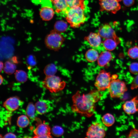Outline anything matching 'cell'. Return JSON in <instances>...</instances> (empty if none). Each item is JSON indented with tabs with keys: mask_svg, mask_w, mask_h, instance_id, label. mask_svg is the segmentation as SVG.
<instances>
[{
	"mask_svg": "<svg viewBox=\"0 0 138 138\" xmlns=\"http://www.w3.org/2000/svg\"><path fill=\"white\" fill-rule=\"evenodd\" d=\"M122 107L124 112L128 114H133L138 112V96H135L130 100L125 102Z\"/></svg>",
	"mask_w": 138,
	"mask_h": 138,
	"instance_id": "30bf717a",
	"label": "cell"
},
{
	"mask_svg": "<svg viewBox=\"0 0 138 138\" xmlns=\"http://www.w3.org/2000/svg\"><path fill=\"white\" fill-rule=\"evenodd\" d=\"M101 11H106L116 13L121 8V5L117 0H99Z\"/></svg>",
	"mask_w": 138,
	"mask_h": 138,
	"instance_id": "9c48e42d",
	"label": "cell"
},
{
	"mask_svg": "<svg viewBox=\"0 0 138 138\" xmlns=\"http://www.w3.org/2000/svg\"><path fill=\"white\" fill-rule=\"evenodd\" d=\"M101 37L98 33L90 32L85 38L90 46L93 47H97L101 43Z\"/></svg>",
	"mask_w": 138,
	"mask_h": 138,
	"instance_id": "5bb4252c",
	"label": "cell"
},
{
	"mask_svg": "<svg viewBox=\"0 0 138 138\" xmlns=\"http://www.w3.org/2000/svg\"><path fill=\"white\" fill-rule=\"evenodd\" d=\"M117 1H118V2L121 1H122V0H117Z\"/></svg>",
	"mask_w": 138,
	"mask_h": 138,
	"instance_id": "74e56055",
	"label": "cell"
},
{
	"mask_svg": "<svg viewBox=\"0 0 138 138\" xmlns=\"http://www.w3.org/2000/svg\"><path fill=\"white\" fill-rule=\"evenodd\" d=\"M68 6L70 8L78 6L85 8L84 0H66Z\"/></svg>",
	"mask_w": 138,
	"mask_h": 138,
	"instance_id": "484cf974",
	"label": "cell"
},
{
	"mask_svg": "<svg viewBox=\"0 0 138 138\" xmlns=\"http://www.w3.org/2000/svg\"><path fill=\"white\" fill-rule=\"evenodd\" d=\"M23 102L16 97H10L4 102L3 106L8 112H12L17 109Z\"/></svg>",
	"mask_w": 138,
	"mask_h": 138,
	"instance_id": "8fae6325",
	"label": "cell"
},
{
	"mask_svg": "<svg viewBox=\"0 0 138 138\" xmlns=\"http://www.w3.org/2000/svg\"><path fill=\"white\" fill-rule=\"evenodd\" d=\"M68 27V25L66 22L63 20H59L55 22L54 28L56 31L60 33L65 32Z\"/></svg>",
	"mask_w": 138,
	"mask_h": 138,
	"instance_id": "d6986e66",
	"label": "cell"
},
{
	"mask_svg": "<svg viewBox=\"0 0 138 138\" xmlns=\"http://www.w3.org/2000/svg\"><path fill=\"white\" fill-rule=\"evenodd\" d=\"M54 6L55 11L57 13L64 12L69 8L66 0H51Z\"/></svg>",
	"mask_w": 138,
	"mask_h": 138,
	"instance_id": "e0dca14e",
	"label": "cell"
},
{
	"mask_svg": "<svg viewBox=\"0 0 138 138\" xmlns=\"http://www.w3.org/2000/svg\"><path fill=\"white\" fill-rule=\"evenodd\" d=\"M102 121L103 124L106 126L109 127L112 125L115 121L114 116L110 113L105 114L102 118Z\"/></svg>",
	"mask_w": 138,
	"mask_h": 138,
	"instance_id": "ffe728a7",
	"label": "cell"
},
{
	"mask_svg": "<svg viewBox=\"0 0 138 138\" xmlns=\"http://www.w3.org/2000/svg\"><path fill=\"white\" fill-rule=\"evenodd\" d=\"M105 135L106 132L102 126L98 123H95L88 128L86 137L103 138Z\"/></svg>",
	"mask_w": 138,
	"mask_h": 138,
	"instance_id": "52a82bcc",
	"label": "cell"
},
{
	"mask_svg": "<svg viewBox=\"0 0 138 138\" xmlns=\"http://www.w3.org/2000/svg\"><path fill=\"white\" fill-rule=\"evenodd\" d=\"M42 85L51 92L56 93L62 90L66 85L65 82L59 76L54 75L46 76L42 82Z\"/></svg>",
	"mask_w": 138,
	"mask_h": 138,
	"instance_id": "3957f363",
	"label": "cell"
},
{
	"mask_svg": "<svg viewBox=\"0 0 138 138\" xmlns=\"http://www.w3.org/2000/svg\"><path fill=\"white\" fill-rule=\"evenodd\" d=\"M85 9L78 6L69 8L65 12L66 20L71 27L73 28H78L85 21Z\"/></svg>",
	"mask_w": 138,
	"mask_h": 138,
	"instance_id": "7a4b0ae2",
	"label": "cell"
},
{
	"mask_svg": "<svg viewBox=\"0 0 138 138\" xmlns=\"http://www.w3.org/2000/svg\"><path fill=\"white\" fill-rule=\"evenodd\" d=\"M16 65L14 63L9 61L5 63L3 70L5 73L8 75H11L15 72Z\"/></svg>",
	"mask_w": 138,
	"mask_h": 138,
	"instance_id": "d4e9b609",
	"label": "cell"
},
{
	"mask_svg": "<svg viewBox=\"0 0 138 138\" xmlns=\"http://www.w3.org/2000/svg\"><path fill=\"white\" fill-rule=\"evenodd\" d=\"M85 56L88 61L93 62L97 60L99 55L97 52L96 50L93 49H90L86 52Z\"/></svg>",
	"mask_w": 138,
	"mask_h": 138,
	"instance_id": "ac0fdd59",
	"label": "cell"
},
{
	"mask_svg": "<svg viewBox=\"0 0 138 138\" xmlns=\"http://www.w3.org/2000/svg\"><path fill=\"white\" fill-rule=\"evenodd\" d=\"M35 106L36 111L40 114L47 112L49 109V103L47 100H45L38 101L35 103Z\"/></svg>",
	"mask_w": 138,
	"mask_h": 138,
	"instance_id": "9a60e30c",
	"label": "cell"
},
{
	"mask_svg": "<svg viewBox=\"0 0 138 138\" xmlns=\"http://www.w3.org/2000/svg\"><path fill=\"white\" fill-rule=\"evenodd\" d=\"M138 88V74L134 78L131 85V89L133 90Z\"/></svg>",
	"mask_w": 138,
	"mask_h": 138,
	"instance_id": "d6a6232c",
	"label": "cell"
},
{
	"mask_svg": "<svg viewBox=\"0 0 138 138\" xmlns=\"http://www.w3.org/2000/svg\"><path fill=\"white\" fill-rule=\"evenodd\" d=\"M16 135L14 133H9L6 134L3 137L7 138H16Z\"/></svg>",
	"mask_w": 138,
	"mask_h": 138,
	"instance_id": "e575fe53",
	"label": "cell"
},
{
	"mask_svg": "<svg viewBox=\"0 0 138 138\" xmlns=\"http://www.w3.org/2000/svg\"><path fill=\"white\" fill-rule=\"evenodd\" d=\"M118 44L116 41L112 39H106L103 42V45L105 49L110 51L114 50Z\"/></svg>",
	"mask_w": 138,
	"mask_h": 138,
	"instance_id": "cb8c5ba5",
	"label": "cell"
},
{
	"mask_svg": "<svg viewBox=\"0 0 138 138\" xmlns=\"http://www.w3.org/2000/svg\"><path fill=\"white\" fill-rule=\"evenodd\" d=\"M51 132L55 136L59 137L64 133V131L61 126L58 125L54 126L52 129Z\"/></svg>",
	"mask_w": 138,
	"mask_h": 138,
	"instance_id": "83f0119b",
	"label": "cell"
},
{
	"mask_svg": "<svg viewBox=\"0 0 138 138\" xmlns=\"http://www.w3.org/2000/svg\"><path fill=\"white\" fill-rule=\"evenodd\" d=\"M51 131L50 126L45 123H42L39 125L33 130L35 135L34 137L38 138L43 135H51Z\"/></svg>",
	"mask_w": 138,
	"mask_h": 138,
	"instance_id": "7c38bea8",
	"label": "cell"
},
{
	"mask_svg": "<svg viewBox=\"0 0 138 138\" xmlns=\"http://www.w3.org/2000/svg\"><path fill=\"white\" fill-rule=\"evenodd\" d=\"M3 80V76L0 75V85H1Z\"/></svg>",
	"mask_w": 138,
	"mask_h": 138,
	"instance_id": "8d00e7d4",
	"label": "cell"
},
{
	"mask_svg": "<svg viewBox=\"0 0 138 138\" xmlns=\"http://www.w3.org/2000/svg\"><path fill=\"white\" fill-rule=\"evenodd\" d=\"M0 71L1 72L2 70L3 69L4 67V64L3 62L1 61L0 62Z\"/></svg>",
	"mask_w": 138,
	"mask_h": 138,
	"instance_id": "d590c367",
	"label": "cell"
},
{
	"mask_svg": "<svg viewBox=\"0 0 138 138\" xmlns=\"http://www.w3.org/2000/svg\"><path fill=\"white\" fill-rule=\"evenodd\" d=\"M101 97L97 89L92 90L86 94H82L77 91L72 96V110L73 112L82 116L90 117L94 114L95 104L100 100Z\"/></svg>",
	"mask_w": 138,
	"mask_h": 138,
	"instance_id": "6da1fadb",
	"label": "cell"
},
{
	"mask_svg": "<svg viewBox=\"0 0 138 138\" xmlns=\"http://www.w3.org/2000/svg\"><path fill=\"white\" fill-rule=\"evenodd\" d=\"M54 12L53 9L49 7L46 6L41 8L40 15L42 19L45 21H49L53 18Z\"/></svg>",
	"mask_w": 138,
	"mask_h": 138,
	"instance_id": "4fadbf2b",
	"label": "cell"
},
{
	"mask_svg": "<svg viewBox=\"0 0 138 138\" xmlns=\"http://www.w3.org/2000/svg\"><path fill=\"white\" fill-rule=\"evenodd\" d=\"M112 59L111 54L109 51H106L102 52L97 59L98 64L100 66H104L108 64Z\"/></svg>",
	"mask_w": 138,
	"mask_h": 138,
	"instance_id": "2e32d148",
	"label": "cell"
},
{
	"mask_svg": "<svg viewBox=\"0 0 138 138\" xmlns=\"http://www.w3.org/2000/svg\"><path fill=\"white\" fill-rule=\"evenodd\" d=\"M29 117L25 115L19 116L17 120V125L20 128H25L30 123Z\"/></svg>",
	"mask_w": 138,
	"mask_h": 138,
	"instance_id": "603a6c76",
	"label": "cell"
},
{
	"mask_svg": "<svg viewBox=\"0 0 138 138\" xmlns=\"http://www.w3.org/2000/svg\"><path fill=\"white\" fill-rule=\"evenodd\" d=\"M128 54L131 58L136 59L138 58V47L135 46L130 48L128 51Z\"/></svg>",
	"mask_w": 138,
	"mask_h": 138,
	"instance_id": "f1b7e54d",
	"label": "cell"
},
{
	"mask_svg": "<svg viewBox=\"0 0 138 138\" xmlns=\"http://www.w3.org/2000/svg\"><path fill=\"white\" fill-rule=\"evenodd\" d=\"M117 77L116 75L111 76L109 73L101 70L97 76L95 86L99 91H104L108 89L112 80L117 79Z\"/></svg>",
	"mask_w": 138,
	"mask_h": 138,
	"instance_id": "5b68a950",
	"label": "cell"
},
{
	"mask_svg": "<svg viewBox=\"0 0 138 138\" xmlns=\"http://www.w3.org/2000/svg\"><path fill=\"white\" fill-rule=\"evenodd\" d=\"M98 33L103 38L114 39L118 44L120 42V39L117 36L114 31L108 24H105L101 26L99 29Z\"/></svg>",
	"mask_w": 138,
	"mask_h": 138,
	"instance_id": "ba28073f",
	"label": "cell"
},
{
	"mask_svg": "<svg viewBox=\"0 0 138 138\" xmlns=\"http://www.w3.org/2000/svg\"><path fill=\"white\" fill-rule=\"evenodd\" d=\"M57 71L56 66L53 64L50 63L45 67L43 71L46 76H48L54 75Z\"/></svg>",
	"mask_w": 138,
	"mask_h": 138,
	"instance_id": "7402d4cb",
	"label": "cell"
},
{
	"mask_svg": "<svg viewBox=\"0 0 138 138\" xmlns=\"http://www.w3.org/2000/svg\"><path fill=\"white\" fill-rule=\"evenodd\" d=\"M35 111L36 110L35 105L32 102L29 103L26 110V114L29 118L32 119L35 118Z\"/></svg>",
	"mask_w": 138,
	"mask_h": 138,
	"instance_id": "4316f807",
	"label": "cell"
},
{
	"mask_svg": "<svg viewBox=\"0 0 138 138\" xmlns=\"http://www.w3.org/2000/svg\"><path fill=\"white\" fill-rule=\"evenodd\" d=\"M124 4L127 7H130L134 3V0H123Z\"/></svg>",
	"mask_w": 138,
	"mask_h": 138,
	"instance_id": "836d02e7",
	"label": "cell"
},
{
	"mask_svg": "<svg viewBox=\"0 0 138 138\" xmlns=\"http://www.w3.org/2000/svg\"><path fill=\"white\" fill-rule=\"evenodd\" d=\"M129 70L133 74H138V63L134 62L131 63L129 66Z\"/></svg>",
	"mask_w": 138,
	"mask_h": 138,
	"instance_id": "4dcf8cb0",
	"label": "cell"
},
{
	"mask_svg": "<svg viewBox=\"0 0 138 138\" xmlns=\"http://www.w3.org/2000/svg\"><path fill=\"white\" fill-rule=\"evenodd\" d=\"M26 62L27 64L31 66H35L37 64L35 57L32 54L30 55L27 57Z\"/></svg>",
	"mask_w": 138,
	"mask_h": 138,
	"instance_id": "f546056e",
	"label": "cell"
},
{
	"mask_svg": "<svg viewBox=\"0 0 138 138\" xmlns=\"http://www.w3.org/2000/svg\"><path fill=\"white\" fill-rule=\"evenodd\" d=\"M108 89L110 96L113 98L120 97L128 90L125 83L118 79L112 80Z\"/></svg>",
	"mask_w": 138,
	"mask_h": 138,
	"instance_id": "8992f818",
	"label": "cell"
},
{
	"mask_svg": "<svg viewBox=\"0 0 138 138\" xmlns=\"http://www.w3.org/2000/svg\"><path fill=\"white\" fill-rule=\"evenodd\" d=\"M127 138H138V130L135 128L132 129Z\"/></svg>",
	"mask_w": 138,
	"mask_h": 138,
	"instance_id": "1f68e13d",
	"label": "cell"
},
{
	"mask_svg": "<svg viewBox=\"0 0 138 138\" xmlns=\"http://www.w3.org/2000/svg\"><path fill=\"white\" fill-rule=\"evenodd\" d=\"M64 40V38L60 33L54 30L46 37L45 43L49 49L57 51L61 48Z\"/></svg>",
	"mask_w": 138,
	"mask_h": 138,
	"instance_id": "277c9868",
	"label": "cell"
},
{
	"mask_svg": "<svg viewBox=\"0 0 138 138\" xmlns=\"http://www.w3.org/2000/svg\"><path fill=\"white\" fill-rule=\"evenodd\" d=\"M16 80L20 83L25 82L28 79V75L26 72L22 70H17L15 73Z\"/></svg>",
	"mask_w": 138,
	"mask_h": 138,
	"instance_id": "44dd1931",
	"label": "cell"
}]
</instances>
